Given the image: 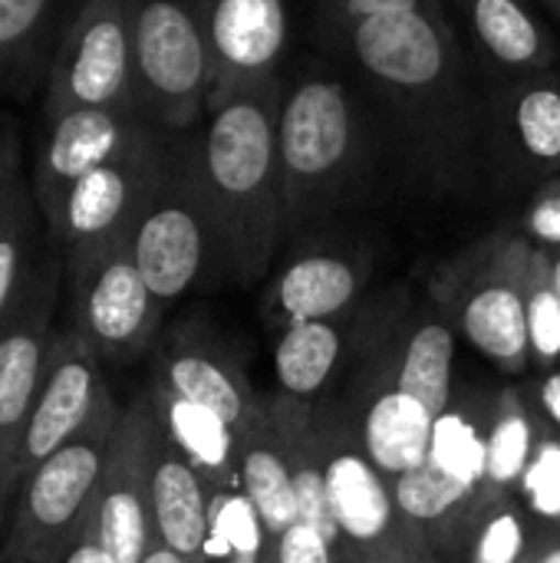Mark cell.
I'll return each mask as SVG.
<instances>
[{"label": "cell", "instance_id": "4", "mask_svg": "<svg viewBox=\"0 0 560 563\" xmlns=\"http://www.w3.org/2000/svg\"><path fill=\"white\" fill-rule=\"evenodd\" d=\"M528 257L521 231H488L429 277V300L452 320L459 336L508 376L531 369L528 346Z\"/></svg>", "mask_w": 560, "mask_h": 563}, {"label": "cell", "instance_id": "39", "mask_svg": "<svg viewBox=\"0 0 560 563\" xmlns=\"http://www.w3.org/2000/svg\"><path fill=\"white\" fill-rule=\"evenodd\" d=\"M56 563H116L112 561V554L102 548V541L96 538V531L89 528V521H86V528L73 538V544L59 554V561Z\"/></svg>", "mask_w": 560, "mask_h": 563}, {"label": "cell", "instance_id": "15", "mask_svg": "<svg viewBox=\"0 0 560 563\" xmlns=\"http://www.w3.org/2000/svg\"><path fill=\"white\" fill-rule=\"evenodd\" d=\"M370 251L343 238L307 241L267 284L261 313L274 330L304 320L343 317L363 303Z\"/></svg>", "mask_w": 560, "mask_h": 563}, {"label": "cell", "instance_id": "36", "mask_svg": "<svg viewBox=\"0 0 560 563\" xmlns=\"http://www.w3.org/2000/svg\"><path fill=\"white\" fill-rule=\"evenodd\" d=\"M23 145H20V129L13 115L0 112V221L7 218L17 191L23 188Z\"/></svg>", "mask_w": 560, "mask_h": 563}, {"label": "cell", "instance_id": "41", "mask_svg": "<svg viewBox=\"0 0 560 563\" xmlns=\"http://www.w3.org/2000/svg\"><path fill=\"white\" fill-rule=\"evenodd\" d=\"M142 563H191L188 558H182V554H175L172 548H165L162 541H155L152 548H149V554H145V561Z\"/></svg>", "mask_w": 560, "mask_h": 563}, {"label": "cell", "instance_id": "2", "mask_svg": "<svg viewBox=\"0 0 560 563\" xmlns=\"http://www.w3.org/2000/svg\"><path fill=\"white\" fill-rule=\"evenodd\" d=\"M284 82L231 92L191 129L198 178L215 218L221 280L254 284L287 241L277 155Z\"/></svg>", "mask_w": 560, "mask_h": 563}, {"label": "cell", "instance_id": "5", "mask_svg": "<svg viewBox=\"0 0 560 563\" xmlns=\"http://www.w3.org/2000/svg\"><path fill=\"white\" fill-rule=\"evenodd\" d=\"M495 393L459 389L436 416L422 465L393 482L396 505L413 531L436 551H455L465 525L485 505V455Z\"/></svg>", "mask_w": 560, "mask_h": 563}, {"label": "cell", "instance_id": "7", "mask_svg": "<svg viewBox=\"0 0 560 563\" xmlns=\"http://www.w3.org/2000/svg\"><path fill=\"white\" fill-rule=\"evenodd\" d=\"M314 429L323 452V478L343 563H416L436 551L403 518L393 482L366 459L356 422L343 402L314 399Z\"/></svg>", "mask_w": 560, "mask_h": 563}, {"label": "cell", "instance_id": "28", "mask_svg": "<svg viewBox=\"0 0 560 563\" xmlns=\"http://www.w3.org/2000/svg\"><path fill=\"white\" fill-rule=\"evenodd\" d=\"M545 429L548 426L525 386H505L495 393L488 455H485V501L518 492L521 475L531 465Z\"/></svg>", "mask_w": 560, "mask_h": 563}, {"label": "cell", "instance_id": "37", "mask_svg": "<svg viewBox=\"0 0 560 563\" xmlns=\"http://www.w3.org/2000/svg\"><path fill=\"white\" fill-rule=\"evenodd\" d=\"M446 13V0H333V16H403Z\"/></svg>", "mask_w": 560, "mask_h": 563}, {"label": "cell", "instance_id": "13", "mask_svg": "<svg viewBox=\"0 0 560 563\" xmlns=\"http://www.w3.org/2000/svg\"><path fill=\"white\" fill-rule=\"evenodd\" d=\"M162 416L145 389L135 396L116 426L106 472L96 492L89 528L116 563H142L155 544L152 525V465L162 445Z\"/></svg>", "mask_w": 560, "mask_h": 563}, {"label": "cell", "instance_id": "1", "mask_svg": "<svg viewBox=\"0 0 560 563\" xmlns=\"http://www.w3.org/2000/svg\"><path fill=\"white\" fill-rule=\"evenodd\" d=\"M333 23L413 168L439 188H462L475 175L479 152L488 148V125L449 16H333Z\"/></svg>", "mask_w": 560, "mask_h": 563}, {"label": "cell", "instance_id": "30", "mask_svg": "<svg viewBox=\"0 0 560 563\" xmlns=\"http://www.w3.org/2000/svg\"><path fill=\"white\" fill-rule=\"evenodd\" d=\"M46 224L30 188V178L17 191L7 218L0 221V323L23 297L40 257L46 254Z\"/></svg>", "mask_w": 560, "mask_h": 563}, {"label": "cell", "instance_id": "8", "mask_svg": "<svg viewBox=\"0 0 560 563\" xmlns=\"http://www.w3.org/2000/svg\"><path fill=\"white\" fill-rule=\"evenodd\" d=\"M119 416L122 409L106 389L86 426L23 478L20 511L7 541V561L56 563L86 528Z\"/></svg>", "mask_w": 560, "mask_h": 563}, {"label": "cell", "instance_id": "20", "mask_svg": "<svg viewBox=\"0 0 560 563\" xmlns=\"http://www.w3.org/2000/svg\"><path fill=\"white\" fill-rule=\"evenodd\" d=\"M172 393L218 412L238 435L257 419L264 409V399L248 383L244 369L231 353H224L215 340L201 333H178L162 360H158V379Z\"/></svg>", "mask_w": 560, "mask_h": 563}, {"label": "cell", "instance_id": "35", "mask_svg": "<svg viewBox=\"0 0 560 563\" xmlns=\"http://www.w3.org/2000/svg\"><path fill=\"white\" fill-rule=\"evenodd\" d=\"M274 563H340L337 548L307 521H294L277 541H274Z\"/></svg>", "mask_w": 560, "mask_h": 563}, {"label": "cell", "instance_id": "11", "mask_svg": "<svg viewBox=\"0 0 560 563\" xmlns=\"http://www.w3.org/2000/svg\"><path fill=\"white\" fill-rule=\"evenodd\" d=\"M172 132L152 129L119 155L86 172L63 198L56 214L46 221V241L63 257V267L116 241H129V231L145 208Z\"/></svg>", "mask_w": 560, "mask_h": 563}, {"label": "cell", "instance_id": "12", "mask_svg": "<svg viewBox=\"0 0 560 563\" xmlns=\"http://www.w3.org/2000/svg\"><path fill=\"white\" fill-rule=\"evenodd\" d=\"M73 330L99 360L129 363L142 356L162 323V303L149 290L129 241L106 244L66 264Z\"/></svg>", "mask_w": 560, "mask_h": 563}, {"label": "cell", "instance_id": "9", "mask_svg": "<svg viewBox=\"0 0 560 563\" xmlns=\"http://www.w3.org/2000/svg\"><path fill=\"white\" fill-rule=\"evenodd\" d=\"M142 112L165 132H191L211 102L201 0H125Z\"/></svg>", "mask_w": 560, "mask_h": 563}, {"label": "cell", "instance_id": "14", "mask_svg": "<svg viewBox=\"0 0 560 563\" xmlns=\"http://www.w3.org/2000/svg\"><path fill=\"white\" fill-rule=\"evenodd\" d=\"M63 287V257L53 247H46L23 297L0 323V498L17 488V452L56 336L53 313Z\"/></svg>", "mask_w": 560, "mask_h": 563}, {"label": "cell", "instance_id": "44", "mask_svg": "<svg viewBox=\"0 0 560 563\" xmlns=\"http://www.w3.org/2000/svg\"><path fill=\"white\" fill-rule=\"evenodd\" d=\"M416 563H439L436 558H422V561H416Z\"/></svg>", "mask_w": 560, "mask_h": 563}, {"label": "cell", "instance_id": "18", "mask_svg": "<svg viewBox=\"0 0 560 563\" xmlns=\"http://www.w3.org/2000/svg\"><path fill=\"white\" fill-rule=\"evenodd\" d=\"M106 389L109 386L102 379L99 356L92 353V346L76 330L56 333L40 393L33 399V409L20 439L17 468H13L17 485H23V478L40 462H46L66 439H73L86 426V419L92 416Z\"/></svg>", "mask_w": 560, "mask_h": 563}, {"label": "cell", "instance_id": "29", "mask_svg": "<svg viewBox=\"0 0 560 563\" xmlns=\"http://www.w3.org/2000/svg\"><path fill=\"white\" fill-rule=\"evenodd\" d=\"M538 534L541 528L518 495H502L472 515L455 554H462L465 563H531Z\"/></svg>", "mask_w": 560, "mask_h": 563}, {"label": "cell", "instance_id": "17", "mask_svg": "<svg viewBox=\"0 0 560 563\" xmlns=\"http://www.w3.org/2000/svg\"><path fill=\"white\" fill-rule=\"evenodd\" d=\"M488 152L515 181L560 175V79L521 73L498 82L485 102Z\"/></svg>", "mask_w": 560, "mask_h": 563}, {"label": "cell", "instance_id": "21", "mask_svg": "<svg viewBox=\"0 0 560 563\" xmlns=\"http://www.w3.org/2000/svg\"><path fill=\"white\" fill-rule=\"evenodd\" d=\"M455 353L459 330L432 303H416L409 294L396 323V376L399 389L416 396L432 416H439L455 393Z\"/></svg>", "mask_w": 560, "mask_h": 563}, {"label": "cell", "instance_id": "38", "mask_svg": "<svg viewBox=\"0 0 560 563\" xmlns=\"http://www.w3.org/2000/svg\"><path fill=\"white\" fill-rule=\"evenodd\" d=\"M528 396H531L535 409L541 412L545 426L560 435V366L538 373V383H535V389H528Z\"/></svg>", "mask_w": 560, "mask_h": 563}, {"label": "cell", "instance_id": "16", "mask_svg": "<svg viewBox=\"0 0 560 563\" xmlns=\"http://www.w3.org/2000/svg\"><path fill=\"white\" fill-rule=\"evenodd\" d=\"M152 129L158 125L142 112L116 109H73L53 119H40L30 188L43 211V224L56 214L66 191L86 172L119 155Z\"/></svg>", "mask_w": 560, "mask_h": 563}, {"label": "cell", "instance_id": "3", "mask_svg": "<svg viewBox=\"0 0 560 563\" xmlns=\"http://www.w3.org/2000/svg\"><path fill=\"white\" fill-rule=\"evenodd\" d=\"M277 155L287 241L310 238L370 188L373 129L356 89L333 73L284 86Z\"/></svg>", "mask_w": 560, "mask_h": 563}, {"label": "cell", "instance_id": "23", "mask_svg": "<svg viewBox=\"0 0 560 563\" xmlns=\"http://www.w3.org/2000/svg\"><path fill=\"white\" fill-rule=\"evenodd\" d=\"M360 320H363V303L343 317L304 320L277 330V343H274L277 393L294 399L323 396L333 376L347 366Z\"/></svg>", "mask_w": 560, "mask_h": 563}, {"label": "cell", "instance_id": "31", "mask_svg": "<svg viewBox=\"0 0 560 563\" xmlns=\"http://www.w3.org/2000/svg\"><path fill=\"white\" fill-rule=\"evenodd\" d=\"M274 534L241 492L211 498V531L201 563H274Z\"/></svg>", "mask_w": 560, "mask_h": 563}, {"label": "cell", "instance_id": "6", "mask_svg": "<svg viewBox=\"0 0 560 563\" xmlns=\"http://www.w3.org/2000/svg\"><path fill=\"white\" fill-rule=\"evenodd\" d=\"M132 257L162 307L221 280L215 218L198 178L191 132H172L162 175L129 231Z\"/></svg>", "mask_w": 560, "mask_h": 563}, {"label": "cell", "instance_id": "19", "mask_svg": "<svg viewBox=\"0 0 560 563\" xmlns=\"http://www.w3.org/2000/svg\"><path fill=\"white\" fill-rule=\"evenodd\" d=\"M201 20L211 56V102L281 79L287 0H201Z\"/></svg>", "mask_w": 560, "mask_h": 563}, {"label": "cell", "instance_id": "43", "mask_svg": "<svg viewBox=\"0 0 560 563\" xmlns=\"http://www.w3.org/2000/svg\"><path fill=\"white\" fill-rule=\"evenodd\" d=\"M548 3H551V7L558 10V16H560V0H548Z\"/></svg>", "mask_w": 560, "mask_h": 563}, {"label": "cell", "instance_id": "33", "mask_svg": "<svg viewBox=\"0 0 560 563\" xmlns=\"http://www.w3.org/2000/svg\"><path fill=\"white\" fill-rule=\"evenodd\" d=\"M518 501L538 521L541 531H560V435L545 429L531 465L521 475Z\"/></svg>", "mask_w": 560, "mask_h": 563}, {"label": "cell", "instance_id": "27", "mask_svg": "<svg viewBox=\"0 0 560 563\" xmlns=\"http://www.w3.org/2000/svg\"><path fill=\"white\" fill-rule=\"evenodd\" d=\"M238 465H241V495L254 505L261 521L274 538H281L297 521V495L287 465L281 432L271 419L267 399L257 419L238 435Z\"/></svg>", "mask_w": 560, "mask_h": 563}, {"label": "cell", "instance_id": "25", "mask_svg": "<svg viewBox=\"0 0 560 563\" xmlns=\"http://www.w3.org/2000/svg\"><path fill=\"white\" fill-rule=\"evenodd\" d=\"M152 399L158 406L165 435L172 445L198 468L208 488L218 492H241V465H238V432L211 409L172 393L168 386L155 383Z\"/></svg>", "mask_w": 560, "mask_h": 563}, {"label": "cell", "instance_id": "22", "mask_svg": "<svg viewBox=\"0 0 560 563\" xmlns=\"http://www.w3.org/2000/svg\"><path fill=\"white\" fill-rule=\"evenodd\" d=\"M165 429V426H162ZM211 498L215 492L198 475V468L162 435L152 465V525L155 541L172 548L175 554L201 563V551L211 531Z\"/></svg>", "mask_w": 560, "mask_h": 563}, {"label": "cell", "instance_id": "42", "mask_svg": "<svg viewBox=\"0 0 560 563\" xmlns=\"http://www.w3.org/2000/svg\"><path fill=\"white\" fill-rule=\"evenodd\" d=\"M551 274H554V287L560 294V251H551Z\"/></svg>", "mask_w": 560, "mask_h": 563}, {"label": "cell", "instance_id": "40", "mask_svg": "<svg viewBox=\"0 0 560 563\" xmlns=\"http://www.w3.org/2000/svg\"><path fill=\"white\" fill-rule=\"evenodd\" d=\"M531 563H560V531H541Z\"/></svg>", "mask_w": 560, "mask_h": 563}, {"label": "cell", "instance_id": "26", "mask_svg": "<svg viewBox=\"0 0 560 563\" xmlns=\"http://www.w3.org/2000/svg\"><path fill=\"white\" fill-rule=\"evenodd\" d=\"M59 30L56 0H0V99H26L46 82Z\"/></svg>", "mask_w": 560, "mask_h": 563}, {"label": "cell", "instance_id": "32", "mask_svg": "<svg viewBox=\"0 0 560 563\" xmlns=\"http://www.w3.org/2000/svg\"><path fill=\"white\" fill-rule=\"evenodd\" d=\"M528 346H531V369L548 373L560 366V294L551 274V251L531 244L528 257Z\"/></svg>", "mask_w": 560, "mask_h": 563}, {"label": "cell", "instance_id": "10", "mask_svg": "<svg viewBox=\"0 0 560 563\" xmlns=\"http://www.w3.org/2000/svg\"><path fill=\"white\" fill-rule=\"evenodd\" d=\"M73 109L142 112L125 0H83L59 30L43 82V119Z\"/></svg>", "mask_w": 560, "mask_h": 563}, {"label": "cell", "instance_id": "34", "mask_svg": "<svg viewBox=\"0 0 560 563\" xmlns=\"http://www.w3.org/2000/svg\"><path fill=\"white\" fill-rule=\"evenodd\" d=\"M518 231L545 251H560V175L541 181V188L531 195Z\"/></svg>", "mask_w": 560, "mask_h": 563}, {"label": "cell", "instance_id": "24", "mask_svg": "<svg viewBox=\"0 0 560 563\" xmlns=\"http://www.w3.org/2000/svg\"><path fill=\"white\" fill-rule=\"evenodd\" d=\"M472 40L508 76L545 73L558 59L554 36L525 0H452Z\"/></svg>", "mask_w": 560, "mask_h": 563}]
</instances>
